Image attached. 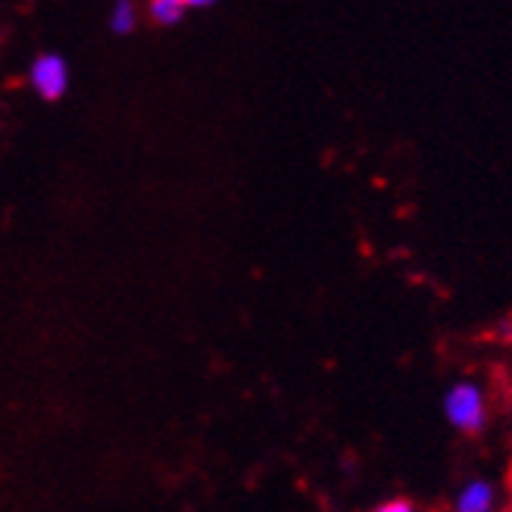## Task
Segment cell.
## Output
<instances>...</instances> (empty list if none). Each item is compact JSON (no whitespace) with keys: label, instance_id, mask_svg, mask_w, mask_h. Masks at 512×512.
<instances>
[{"label":"cell","instance_id":"4","mask_svg":"<svg viewBox=\"0 0 512 512\" xmlns=\"http://www.w3.org/2000/svg\"><path fill=\"white\" fill-rule=\"evenodd\" d=\"M138 19H141L138 4H132V0H116V4L110 7L107 25H110V32L116 38H125V35H132L138 29Z\"/></svg>","mask_w":512,"mask_h":512},{"label":"cell","instance_id":"6","mask_svg":"<svg viewBox=\"0 0 512 512\" xmlns=\"http://www.w3.org/2000/svg\"><path fill=\"white\" fill-rule=\"evenodd\" d=\"M372 512H416V506L409 503V500H403V497H394V500H384V503H378Z\"/></svg>","mask_w":512,"mask_h":512},{"label":"cell","instance_id":"3","mask_svg":"<svg viewBox=\"0 0 512 512\" xmlns=\"http://www.w3.org/2000/svg\"><path fill=\"white\" fill-rule=\"evenodd\" d=\"M188 4L185 0H150L147 4V19L160 29H175L178 22H185Z\"/></svg>","mask_w":512,"mask_h":512},{"label":"cell","instance_id":"1","mask_svg":"<svg viewBox=\"0 0 512 512\" xmlns=\"http://www.w3.org/2000/svg\"><path fill=\"white\" fill-rule=\"evenodd\" d=\"M444 413L453 428L478 434L488 422V403H484V394L475 381H456L444 397Z\"/></svg>","mask_w":512,"mask_h":512},{"label":"cell","instance_id":"5","mask_svg":"<svg viewBox=\"0 0 512 512\" xmlns=\"http://www.w3.org/2000/svg\"><path fill=\"white\" fill-rule=\"evenodd\" d=\"M491 506H494V488L488 481H472L456 500V512H491Z\"/></svg>","mask_w":512,"mask_h":512},{"label":"cell","instance_id":"2","mask_svg":"<svg viewBox=\"0 0 512 512\" xmlns=\"http://www.w3.org/2000/svg\"><path fill=\"white\" fill-rule=\"evenodd\" d=\"M25 79H29V88L47 100V104H54V100H63L69 85H72V69L66 63L63 54L57 50H44L38 54L32 63H29V72H25Z\"/></svg>","mask_w":512,"mask_h":512}]
</instances>
